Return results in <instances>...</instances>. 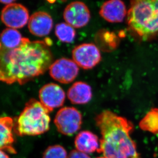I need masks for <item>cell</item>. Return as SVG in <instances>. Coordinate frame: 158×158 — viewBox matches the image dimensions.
<instances>
[{
	"label": "cell",
	"instance_id": "10",
	"mask_svg": "<svg viewBox=\"0 0 158 158\" xmlns=\"http://www.w3.org/2000/svg\"><path fill=\"white\" fill-rule=\"evenodd\" d=\"M39 98L43 106L51 112L54 109L63 106L66 94L60 85L50 83L45 85L40 89Z\"/></svg>",
	"mask_w": 158,
	"mask_h": 158
},
{
	"label": "cell",
	"instance_id": "6",
	"mask_svg": "<svg viewBox=\"0 0 158 158\" xmlns=\"http://www.w3.org/2000/svg\"><path fill=\"white\" fill-rule=\"evenodd\" d=\"M72 57L78 66L85 70L92 69L102 60L98 48L92 43L82 44L75 47L72 51Z\"/></svg>",
	"mask_w": 158,
	"mask_h": 158
},
{
	"label": "cell",
	"instance_id": "15",
	"mask_svg": "<svg viewBox=\"0 0 158 158\" xmlns=\"http://www.w3.org/2000/svg\"><path fill=\"white\" fill-rule=\"evenodd\" d=\"M68 98L75 105H83L89 102L92 97L90 85L82 81L75 82L67 92Z\"/></svg>",
	"mask_w": 158,
	"mask_h": 158
},
{
	"label": "cell",
	"instance_id": "9",
	"mask_svg": "<svg viewBox=\"0 0 158 158\" xmlns=\"http://www.w3.org/2000/svg\"><path fill=\"white\" fill-rule=\"evenodd\" d=\"M66 23L73 28H81L87 25L91 18L88 6L82 2H73L68 5L64 11Z\"/></svg>",
	"mask_w": 158,
	"mask_h": 158
},
{
	"label": "cell",
	"instance_id": "22",
	"mask_svg": "<svg viewBox=\"0 0 158 158\" xmlns=\"http://www.w3.org/2000/svg\"><path fill=\"white\" fill-rule=\"evenodd\" d=\"M1 158H9V157L6 152L1 150Z\"/></svg>",
	"mask_w": 158,
	"mask_h": 158
},
{
	"label": "cell",
	"instance_id": "16",
	"mask_svg": "<svg viewBox=\"0 0 158 158\" xmlns=\"http://www.w3.org/2000/svg\"><path fill=\"white\" fill-rule=\"evenodd\" d=\"M23 37L19 31L13 28L5 29L1 35V49L12 50L19 46Z\"/></svg>",
	"mask_w": 158,
	"mask_h": 158
},
{
	"label": "cell",
	"instance_id": "21",
	"mask_svg": "<svg viewBox=\"0 0 158 158\" xmlns=\"http://www.w3.org/2000/svg\"><path fill=\"white\" fill-rule=\"evenodd\" d=\"M15 1H14V0H8V1H6V0H1V2L2 3H3L4 4H5L6 5H10L11 4H12V3H15Z\"/></svg>",
	"mask_w": 158,
	"mask_h": 158
},
{
	"label": "cell",
	"instance_id": "11",
	"mask_svg": "<svg viewBox=\"0 0 158 158\" xmlns=\"http://www.w3.org/2000/svg\"><path fill=\"white\" fill-rule=\"evenodd\" d=\"M53 25V19L49 14L44 11H37L29 18L28 27L32 35L43 37L51 32Z\"/></svg>",
	"mask_w": 158,
	"mask_h": 158
},
{
	"label": "cell",
	"instance_id": "8",
	"mask_svg": "<svg viewBox=\"0 0 158 158\" xmlns=\"http://www.w3.org/2000/svg\"><path fill=\"white\" fill-rule=\"evenodd\" d=\"M29 18L27 8L19 3L6 5L2 10V21L9 28H23L27 24Z\"/></svg>",
	"mask_w": 158,
	"mask_h": 158
},
{
	"label": "cell",
	"instance_id": "12",
	"mask_svg": "<svg viewBox=\"0 0 158 158\" xmlns=\"http://www.w3.org/2000/svg\"><path fill=\"white\" fill-rule=\"evenodd\" d=\"M127 14L124 3L120 0L106 1L102 5L99 14L105 20L110 23H120Z\"/></svg>",
	"mask_w": 158,
	"mask_h": 158
},
{
	"label": "cell",
	"instance_id": "5",
	"mask_svg": "<svg viewBox=\"0 0 158 158\" xmlns=\"http://www.w3.org/2000/svg\"><path fill=\"white\" fill-rule=\"evenodd\" d=\"M82 121V115L77 109L73 107H64L57 113L54 123L60 133L71 136L81 128Z\"/></svg>",
	"mask_w": 158,
	"mask_h": 158
},
{
	"label": "cell",
	"instance_id": "18",
	"mask_svg": "<svg viewBox=\"0 0 158 158\" xmlns=\"http://www.w3.org/2000/svg\"><path fill=\"white\" fill-rule=\"evenodd\" d=\"M55 33L60 41L67 43L73 42L76 35L74 28L66 23L57 24L55 26Z\"/></svg>",
	"mask_w": 158,
	"mask_h": 158
},
{
	"label": "cell",
	"instance_id": "19",
	"mask_svg": "<svg viewBox=\"0 0 158 158\" xmlns=\"http://www.w3.org/2000/svg\"><path fill=\"white\" fill-rule=\"evenodd\" d=\"M43 158H68V156L64 147L60 145H54L48 147L45 150Z\"/></svg>",
	"mask_w": 158,
	"mask_h": 158
},
{
	"label": "cell",
	"instance_id": "7",
	"mask_svg": "<svg viewBox=\"0 0 158 158\" xmlns=\"http://www.w3.org/2000/svg\"><path fill=\"white\" fill-rule=\"evenodd\" d=\"M51 77L61 84H70L79 73V67L74 60L69 58H61L55 60L50 67Z\"/></svg>",
	"mask_w": 158,
	"mask_h": 158
},
{
	"label": "cell",
	"instance_id": "17",
	"mask_svg": "<svg viewBox=\"0 0 158 158\" xmlns=\"http://www.w3.org/2000/svg\"><path fill=\"white\" fill-rule=\"evenodd\" d=\"M139 127L144 131L158 134V109L153 108L140 121Z\"/></svg>",
	"mask_w": 158,
	"mask_h": 158
},
{
	"label": "cell",
	"instance_id": "3",
	"mask_svg": "<svg viewBox=\"0 0 158 158\" xmlns=\"http://www.w3.org/2000/svg\"><path fill=\"white\" fill-rule=\"evenodd\" d=\"M127 24L143 39L158 35V1H131L127 12Z\"/></svg>",
	"mask_w": 158,
	"mask_h": 158
},
{
	"label": "cell",
	"instance_id": "23",
	"mask_svg": "<svg viewBox=\"0 0 158 158\" xmlns=\"http://www.w3.org/2000/svg\"><path fill=\"white\" fill-rule=\"evenodd\" d=\"M106 158V157H98V158Z\"/></svg>",
	"mask_w": 158,
	"mask_h": 158
},
{
	"label": "cell",
	"instance_id": "14",
	"mask_svg": "<svg viewBox=\"0 0 158 158\" xmlns=\"http://www.w3.org/2000/svg\"><path fill=\"white\" fill-rule=\"evenodd\" d=\"M14 127V120L9 117H2L0 120L1 141L0 148L1 151H7L12 154H15L17 152L13 146L14 143L12 128Z\"/></svg>",
	"mask_w": 158,
	"mask_h": 158
},
{
	"label": "cell",
	"instance_id": "2",
	"mask_svg": "<svg viewBox=\"0 0 158 158\" xmlns=\"http://www.w3.org/2000/svg\"><path fill=\"white\" fill-rule=\"evenodd\" d=\"M102 134L99 152L107 158H141L131 134V122L110 110H103L96 117Z\"/></svg>",
	"mask_w": 158,
	"mask_h": 158
},
{
	"label": "cell",
	"instance_id": "4",
	"mask_svg": "<svg viewBox=\"0 0 158 158\" xmlns=\"http://www.w3.org/2000/svg\"><path fill=\"white\" fill-rule=\"evenodd\" d=\"M50 112L40 102L31 99L15 124V133L19 136H36L49 129Z\"/></svg>",
	"mask_w": 158,
	"mask_h": 158
},
{
	"label": "cell",
	"instance_id": "1",
	"mask_svg": "<svg viewBox=\"0 0 158 158\" xmlns=\"http://www.w3.org/2000/svg\"><path fill=\"white\" fill-rule=\"evenodd\" d=\"M0 55V79L9 85L25 84L45 73L53 63L46 42L26 37L17 48L1 49Z\"/></svg>",
	"mask_w": 158,
	"mask_h": 158
},
{
	"label": "cell",
	"instance_id": "20",
	"mask_svg": "<svg viewBox=\"0 0 158 158\" xmlns=\"http://www.w3.org/2000/svg\"><path fill=\"white\" fill-rule=\"evenodd\" d=\"M68 158H91L89 156L84 152H81L78 150H73L72 151L69 156Z\"/></svg>",
	"mask_w": 158,
	"mask_h": 158
},
{
	"label": "cell",
	"instance_id": "13",
	"mask_svg": "<svg viewBox=\"0 0 158 158\" xmlns=\"http://www.w3.org/2000/svg\"><path fill=\"white\" fill-rule=\"evenodd\" d=\"M76 149L85 154L99 152L100 140L95 134L88 131H81L75 139Z\"/></svg>",
	"mask_w": 158,
	"mask_h": 158
}]
</instances>
